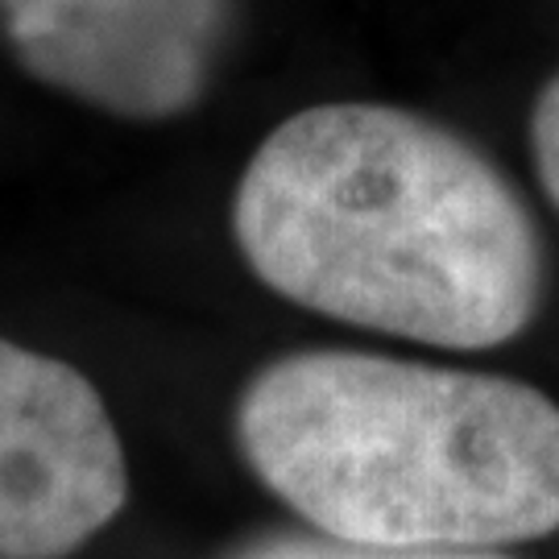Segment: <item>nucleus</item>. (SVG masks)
Masks as SVG:
<instances>
[{
	"instance_id": "f257e3e1",
	"label": "nucleus",
	"mask_w": 559,
	"mask_h": 559,
	"mask_svg": "<svg viewBox=\"0 0 559 559\" xmlns=\"http://www.w3.org/2000/svg\"><path fill=\"white\" fill-rule=\"evenodd\" d=\"M245 265L295 307L485 353L543 307V237L468 138L411 108L311 104L253 150L233 195Z\"/></svg>"
},
{
	"instance_id": "f03ea898",
	"label": "nucleus",
	"mask_w": 559,
	"mask_h": 559,
	"mask_svg": "<svg viewBox=\"0 0 559 559\" xmlns=\"http://www.w3.org/2000/svg\"><path fill=\"white\" fill-rule=\"evenodd\" d=\"M253 477L311 531L378 547H510L559 531V402L519 378L302 348L237 399Z\"/></svg>"
},
{
	"instance_id": "7ed1b4c3",
	"label": "nucleus",
	"mask_w": 559,
	"mask_h": 559,
	"mask_svg": "<svg viewBox=\"0 0 559 559\" xmlns=\"http://www.w3.org/2000/svg\"><path fill=\"white\" fill-rule=\"evenodd\" d=\"M129 501L100 390L75 365L0 336V559H67Z\"/></svg>"
},
{
	"instance_id": "20e7f679",
	"label": "nucleus",
	"mask_w": 559,
	"mask_h": 559,
	"mask_svg": "<svg viewBox=\"0 0 559 559\" xmlns=\"http://www.w3.org/2000/svg\"><path fill=\"white\" fill-rule=\"evenodd\" d=\"M29 80L120 120H175L203 100L233 0H0Z\"/></svg>"
},
{
	"instance_id": "39448f33",
	"label": "nucleus",
	"mask_w": 559,
	"mask_h": 559,
	"mask_svg": "<svg viewBox=\"0 0 559 559\" xmlns=\"http://www.w3.org/2000/svg\"><path fill=\"white\" fill-rule=\"evenodd\" d=\"M228 559H510L498 547H378L336 535H265L237 547Z\"/></svg>"
},
{
	"instance_id": "423d86ee",
	"label": "nucleus",
	"mask_w": 559,
	"mask_h": 559,
	"mask_svg": "<svg viewBox=\"0 0 559 559\" xmlns=\"http://www.w3.org/2000/svg\"><path fill=\"white\" fill-rule=\"evenodd\" d=\"M531 158H535L547 200L559 207V75L543 83L531 108Z\"/></svg>"
}]
</instances>
